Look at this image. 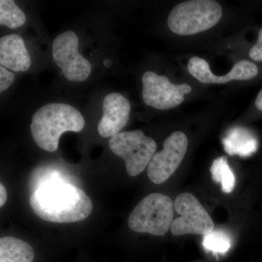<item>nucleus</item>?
<instances>
[{
    "mask_svg": "<svg viewBox=\"0 0 262 262\" xmlns=\"http://www.w3.org/2000/svg\"><path fill=\"white\" fill-rule=\"evenodd\" d=\"M203 246L208 251L225 253L231 247V239L223 231L213 230L204 235Z\"/></svg>",
    "mask_w": 262,
    "mask_h": 262,
    "instance_id": "17",
    "label": "nucleus"
},
{
    "mask_svg": "<svg viewBox=\"0 0 262 262\" xmlns=\"http://www.w3.org/2000/svg\"><path fill=\"white\" fill-rule=\"evenodd\" d=\"M222 16L220 3L191 0L174 7L168 18L169 28L179 35H192L214 27Z\"/></svg>",
    "mask_w": 262,
    "mask_h": 262,
    "instance_id": "3",
    "label": "nucleus"
},
{
    "mask_svg": "<svg viewBox=\"0 0 262 262\" xmlns=\"http://www.w3.org/2000/svg\"><path fill=\"white\" fill-rule=\"evenodd\" d=\"M112 61L110 59H105L104 61H103V65L105 66L106 67H110V66L112 65Z\"/></svg>",
    "mask_w": 262,
    "mask_h": 262,
    "instance_id": "22",
    "label": "nucleus"
},
{
    "mask_svg": "<svg viewBox=\"0 0 262 262\" xmlns=\"http://www.w3.org/2000/svg\"><path fill=\"white\" fill-rule=\"evenodd\" d=\"M84 124L82 114L74 106L67 103H51L34 114L31 133L41 149L53 152L58 149L60 137L63 133L80 132Z\"/></svg>",
    "mask_w": 262,
    "mask_h": 262,
    "instance_id": "2",
    "label": "nucleus"
},
{
    "mask_svg": "<svg viewBox=\"0 0 262 262\" xmlns=\"http://www.w3.org/2000/svg\"><path fill=\"white\" fill-rule=\"evenodd\" d=\"M108 145L114 154L124 160L132 177L145 170L157 148L155 141L139 130L119 133L110 138Z\"/></svg>",
    "mask_w": 262,
    "mask_h": 262,
    "instance_id": "5",
    "label": "nucleus"
},
{
    "mask_svg": "<svg viewBox=\"0 0 262 262\" xmlns=\"http://www.w3.org/2000/svg\"><path fill=\"white\" fill-rule=\"evenodd\" d=\"M34 250L32 246L13 237L0 239V262H33Z\"/></svg>",
    "mask_w": 262,
    "mask_h": 262,
    "instance_id": "14",
    "label": "nucleus"
},
{
    "mask_svg": "<svg viewBox=\"0 0 262 262\" xmlns=\"http://www.w3.org/2000/svg\"><path fill=\"white\" fill-rule=\"evenodd\" d=\"M8 199L6 189L3 184H0V206L3 207Z\"/></svg>",
    "mask_w": 262,
    "mask_h": 262,
    "instance_id": "20",
    "label": "nucleus"
},
{
    "mask_svg": "<svg viewBox=\"0 0 262 262\" xmlns=\"http://www.w3.org/2000/svg\"><path fill=\"white\" fill-rule=\"evenodd\" d=\"M142 83L144 103L160 110H170L179 106L184 101V95L192 91L189 84L171 83L168 77L152 72L144 74Z\"/></svg>",
    "mask_w": 262,
    "mask_h": 262,
    "instance_id": "8",
    "label": "nucleus"
},
{
    "mask_svg": "<svg viewBox=\"0 0 262 262\" xmlns=\"http://www.w3.org/2000/svg\"><path fill=\"white\" fill-rule=\"evenodd\" d=\"M222 141L226 152L230 155L248 157L257 150V140L245 127H235L230 129Z\"/></svg>",
    "mask_w": 262,
    "mask_h": 262,
    "instance_id": "13",
    "label": "nucleus"
},
{
    "mask_svg": "<svg viewBox=\"0 0 262 262\" xmlns=\"http://www.w3.org/2000/svg\"><path fill=\"white\" fill-rule=\"evenodd\" d=\"M191 75L205 84H224L232 80H248L258 75V67L252 62L241 61L234 64L227 75L216 76L212 73L208 62L199 57H192L188 63Z\"/></svg>",
    "mask_w": 262,
    "mask_h": 262,
    "instance_id": "10",
    "label": "nucleus"
},
{
    "mask_svg": "<svg viewBox=\"0 0 262 262\" xmlns=\"http://www.w3.org/2000/svg\"><path fill=\"white\" fill-rule=\"evenodd\" d=\"M26 15L13 0L0 1V24L10 29H17L26 22Z\"/></svg>",
    "mask_w": 262,
    "mask_h": 262,
    "instance_id": "16",
    "label": "nucleus"
},
{
    "mask_svg": "<svg viewBox=\"0 0 262 262\" xmlns=\"http://www.w3.org/2000/svg\"><path fill=\"white\" fill-rule=\"evenodd\" d=\"M249 56L256 61H262V28L258 32L257 42L251 48Z\"/></svg>",
    "mask_w": 262,
    "mask_h": 262,
    "instance_id": "19",
    "label": "nucleus"
},
{
    "mask_svg": "<svg viewBox=\"0 0 262 262\" xmlns=\"http://www.w3.org/2000/svg\"><path fill=\"white\" fill-rule=\"evenodd\" d=\"M103 117L98 125V132L103 138L113 137L125 127L130 113L128 100L117 93L108 94L103 101Z\"/></svg>",
    "mask_w": 262,
    "mask_h": 262,
    "instance_id": "11",
    "label": "nucleus"
},
{
    "mask_svg": "<svg viewBox=\"0 0 262 262\" xmlns=\"http://www.w3.org/2000/svg\"><path fill=\"white\" fill-rule=\"evenodd\" d=\"M33 211L53 223H75L87 219L93 203L80 188L55 176L42 179L30 196Z\"/></svg>",
    "mask_w": 262,
    "mask_h": 262,
    "instance_id": "1",
    "label": "nucleus"
},
{
    "mask_svg": "<svg viewBox=\"0 0 262 262\" xmlns=\"http://www.w3.org/2000/svg\"><path fill=\"white\" fill-rule=\"evenodd\" d=\"M210 170L213 180L220 183L224 192L230 193L233 191L235 187V177L226 157H220L213 160Z\"/></svg>",
    "mask_w": 262,
    "mask_h": 262,
    "instance_id": "15",
    "label": "nucleus"
},
{
    "mask_svg": "<svg viewBox=\"0 0 262 262\" xmlns=\"http://www.w3.org/2000/svg\"><path fill=\"white\" fill-rule=\"evenodd\" d=\"M0 64L15 72H27L32 61L23 38L12 34L0 39Z\"/></svg>",
    "mask_w": 262,
    "mask_h": 262,
    "instance_id": "12",
    "label": "nucleus"
},
{
    "mask_svg": "<svg viewBox=\"0 0 262 262\" xmlns=\"http://www.w3.org/2000/svg\"><path fill=\"white\" fill-rule=\"evenodd\" d=\"M78 47L77 34L67 31L54 39L52 48L53 60L66 79L72 82L87 80L91 72V63L79 53Z\"/></svg>",
    "mask_w": 262,
    "mask_h": 262,
    "instance_id": "6",
    "label": "nucleus"
},
{
    "mask_svg": "<svg viewBox=\"0 0 262 262\" xmlns=\"http://www.w3.org/2000/svg\"><path fill=\"white\" fill-rule=\"evenodd\" d=\"M174 208L181 217L172 223L170 230L173 235L191 234L204 236L213 230L214 224L211 216L190 193H182L177 196Z\"/></svg>",
    "mask_w": 262,
    "mask_h": 262,
    "instance_id": "7",
    "label": "nucleus"
},
{
    "mask_svg": "<svg viewBox=\"0 0 262 262\" xmlns=\"http://www.w3.org/2000/svg\"><path fill=\"white\" fill-rule=\"evenodd\" d=\"M174 202L170 196L152 193L144 198L131 212L128 227L132 231L162 236L173 222Z\"/></svg>",
    "mask_w": 262,
    "mask_h": 262,
    "instance_id": "4",
    "label": "nucleus"
},
{
    "mask_svg": "<svg viewBox=\"0 0 262 262\" xmlns=\"http://www.w3.org/2000/svg\"><path fill=\"white\" fill-rule=\"evenodd\" d=\"M15 80V75L6 68L0 67V92L6 91Z\"/></svg>",
    "mask_w": 262,
    "mask_h": 262,
    "instance_id": "18",
    "label": "nucleus"
},
{
    "mask_svg": "<svg viewBox=\"0 0 262 262\" xmlns=\"http://www.w3.org/2000/svg\"><path fill=\"white\" fill-rule=\"evenodd\" d=\"M255 105L258 110L262 112V89L260 92L258 93L257 97H256V101H255Z\"/></svg>",
    "mask_w": 262,
    "mask_h": 262,
    "instance_id": "21",
    "label": "nucleus"
},
{
    "mask_svg": "<svg viewBox=\"0 0 262 262\" xmlns=\"http://www.w3.org/2000/svg\"><path fill=\"white\" fill-rule=\"evenodd\" d=\"M188 139L181 131H176L168 136L163 144V149L155 153L147 167L149 179L156 184H163L178 168L187 152Z\"/></svg>",
    "mask_w": 262,
    "mask_h": 262,
    "instance_id": "9",
    "label": "nucleus"
}]
</instances>
